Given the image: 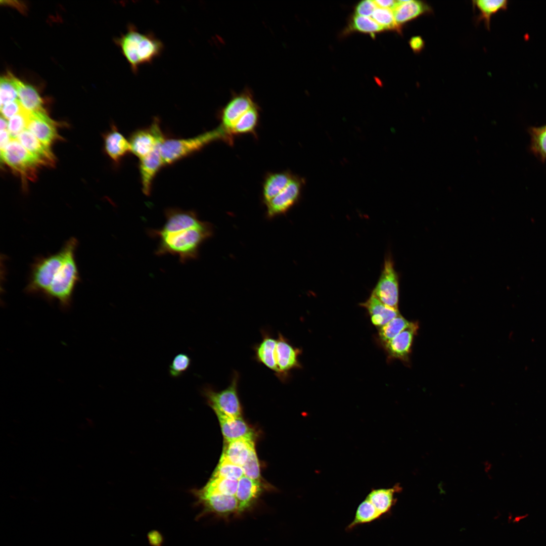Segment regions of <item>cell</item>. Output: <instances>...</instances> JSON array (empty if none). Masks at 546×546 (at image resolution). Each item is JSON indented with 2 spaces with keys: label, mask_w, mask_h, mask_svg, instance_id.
I'll use <instances>...</instances> for the list:
<instances>
[{
  "label": "cell",
  "mask_w": 546,
  "mask_h": 546,
  "mask_svg": "<svg viewBox=\"0 0 546 546\" xmlns=\"http://www.w3.org/2000/svg\"><path fill=\"white\" fill-rule=\"evenodd\" d=\"M474 8H476L479 14L476 21H483L487 29H490V20L492 16L502 10L507 8L508 2L506 0H478L472 1Z\"/></svg>",
  "instance_id": "f1b7e54d"
},
{
  "label": "cell",
  "mask_w": 546,
  "mask_h": 546,
  "mask_svg": "<svg viewBox=\"0 0 546 546\" xmlns=\"http://www.w3.org/2000/svg\"><path fill=\"white\" fill-rule=\"evenodd\" d=\"M66 243L68 250L65 259L44 296L49 300H57L64 310L70 307L74 288L80 280L75 259L77 241L71 238Z\"/></svg>",
  "instance_id": "5b68a950"
},
{
  "label": "cell",
  "mask_w": 546,
  "mask_h": 546,
  "mask_svg": "<svg viewBox=\"0 0 546 546\" xmlns=\"http://www.w3.org/2000/svg\"><path fill=\"white\" fill-rule=\"evenodd\" d=\"M401 487L395 485L389 488L372 489L368 494L367 498L383 516L388 514L396 501L394 495L399 492Z\"/></svg>",
  "instance_id": "484cf974"
},
{
  "label": "cell",
  "mask_w": 546,
  "mask_h": 546,
  "mask_svg": "<svg viewBox=\"0 0 546 546\" xmlns=\"http://www.w3.org/2000/svg\"><path fill=\"white\" fill-rule=\"evenodd\" d=\"M27 129L48 147L60 138L57 123L48 116L44 110L29 112Z\"/></svg>",
  "instance_id": "5bb4252c"
},
{
  "label": "cell",
  "mask_w": 546,
  "mask_h": 546,
  "mask_svg": "<svg viewBox=\"0 0 546 546\" xmlns=\"http://www.w3.org/2000/svg\"><path fill=\"white\" fill-rule=\"evenodd\" d=\"M68 247L66 243L58 252L37 258L32 264L25 291L29 294L44 296L57 272L65 259Z\"/></svg>",
  "instance_id": "8992f818"
},
{
  "label": "cell",
  "mask_w": 546,
  "mask_h": 546,
  "mask_svg": "<svg viewBox=\"0 0 546 546\" xmlns=\"http://www.w3.org/2000/svg\"><path fill=\"white\" fill-rule=\"evenodd\" d=\"M18 99L22 107L28 112L44 110L43 101L36 89L17 78Z\"/></svg>",
  "instance_id": "83f0119b"
},
{
  "label": "cell",
  "mask_w": 546,
  "mask_h": 546,
  "mask_svg": "<svg viewBox=\"0 0 546 546\" xmlns=\"http://www.w3.org/2000/svg\"><path fill=\"white\" fill-rule=\"evenodd\" d=\"M195 497L202 510L198 518L210 514L225 519L232 515H239L238 502L234 495L213 494Z\"/></svg>",
  "instance_id": "7c38bea8"
},
{
  "label": "cell",
  "mask_w": 546,
  "mask_h": 546,
  "mask_svg": "<svg viewBox=\"0 0 546 546\" xmlns=\"http://www.w3.org/2000/svg\"><path fill=\"white\" fill-rule=\"evenodd\" d=\"M372 293L385 304L398 309V276L393 261L389 256L385 259L380 278Z\"/></svg>",
  "instance_id": "8fae6325"
},
{
  "label": "cell",
  "mask_w": 546,
  "mask_h": 546,
  "mask_svg": "<svg viewBox=\"0 0 546 546\" xmlns=\"http://www.w3.org/2000/svg\"><path fill=\"white\" fill-rule=\"evenodd\" d=\"M244 475L242 467L235 465L221 457L212 476L233 480H239Z\"/></svg>",
  "instance_id": "d6a6232c"
},
{
  "label": "cell",
  "mask_w": 546,
  "mask_h": 546,
  "mask_svg": "<svg viewBox=\"0 0 546 546\" xmlns=\"http://www.w3.org/2000/svg\"><path fill=\"white\" fill-rule=\"evenodd\" d=\"M256 104L251 90L248 88L244 89L239 93L234 94L219 112V126L232 136L230 134L231 128L246 112Z\"/></svg>",
  "instance_id": "9c48e42d"
},
{
  "label": "cell",
  "mask_w": 546,
  "mask_h": 546,
  "mask_svg": "<svg viewBox=\"0 0 546 546\" xmlns=\"http://www.w3.org/2000/svg\"><path fill=\"white\" fill-rule=\"evenodd\" d=\"M532 134L534 150L546 158V126L533 129Z\"/></svg>",
  "instance_id": "f35d334b"
},
{
  "label": "cell",
  "mask_w": 546,
  "mask_h": 546,
  "mask_svg": "<svg viewBox=\"0 0 546 546\" xmlns=\"http://www.w3.org/2000/svg\"><path fill=\"white\" fill-rule=\"evenodd\" d=\"M299 353V350L281 333L276 338L264 333L261 341L255 347L256 360L272 370L283 381L287 380L291 370L300 367Z\"/></svg>",
  "instance_id": "7a4b0ae2"
},
{
  "label": "cell",
  "mask_w": 546,
  "mask_h": 546,
  "mask_svg": "<svg viewBox=\"0 0 546 546\" xmlns=\"http://www.w3.org/2000/svg\"><path fill=\"white\" fill-rule=\"evenodd\" d=\"M1 153L4 162L23 178L33 180L36 178L37 170L42 165L17 139H12Z\"/></svg>",
  "instance_id": "52a82bcc"
},
{
  "label": "cell",
  "mask_w": 546,
  "mask_h": 546,
  "mask_svg": "<svg viewBox=\"0 0 546 546\" xmlns=\"http://www.w3.org/2000/svg\"><path fill=\"white\" fill-rule=\"evenodd\" d=\"M115 41L134 73L141 66L160 56L164 49L162 41L153 33L142 32L132 24H128L125 33Z\"/></svg>",
  "instance_id": "3957f363"
},
{
  "label": "cell",
  "mask_w": 546,
  "mask_h": 546,
  "mask_svg": "<svg viewBox=\"0 0 546 546\" xmlns=\"http://www.w3.org/2000/svg\"><path fill=\"white\" fill-rule=\"evenodd\" d=\"M418 329V323L411 322L398 335L384 344L385 350L389 356L408 361L414 339L417 335Z\"/></svg>",
  "instance_id": "2e32d148"
},
{
  "label": "cell",
  "mask_w": 546,
  "mask_h": 546,
  "mask_svg": "<svg viewBox=\"0 0 546 546\" xmlns=\"http://www.w3.org/2000/svg\"><path fill=\"white\" fill-rule=\"evenodd\" d=\"M218 141L232 145L234 139L219 125L213 130L191 138H165L160 145L164 166L172 165Z\"/></svg>",
  "instance_id": "277c9868"
},
{
  "label": "cell",
  "mask_w": 546,
  "mask_h": 546,
  "mask_svg": "<svg viewBox=\"0 0 546 546\" xmlns=\"http://www.w3.org/2000/svg\"><path fill=\"white\" fill-rule=\"evenodd\" d=\"M239 374L235 372L230 385L216 391L210 386L203 388L202 393L208 404L215 411L232 417H241V406L238 394Z\"/></svg>",
  "instance_id": "ba28073f"
},
{
  "label": "cell",
  "mask_w": 546,
  "mask_h": 546,
  "mask_svg": "<svg viewBox=\"0 0 546 546\" xmlns=\"http://www.w3.org/2000/svg\"><path fill=\"white\" fill-rule=\"evenodd\" d=\"M23 108L19 99L1 107L2 115L6 119H10L18 113Z\"/></svg>",
  "instance_id": "ab89813d"
},
{
  "label": "cell",
  "mask_w": 546,
  "mask_h": 546,
  "mask_svg": "<svg viewBox=\"0 0 546 546\" xmlns=\"http://www.w3.org/2000/svg\"><path fill=\"white\" fill-rule=\"evenodd\" d=\"M362 305L368 311L373 324L379 328L400 314L398 309L385 304L372 293L368 300L362 303Z\"/></svg>",
  "instance_id": "7402d4cb"
},
{
  "label": "cell",
  "mask_w": 546,
  "mask_h": 546,
  "mask_svg": "<svg viewBox=\"0 0 546 546\" xmlns=\"http://www.w3.org/2000/svg\"><path fill=\"white\" fill-rule=\"evenodd\" d=\"M29 113L23 108L18 113L9 119L8 130L12 139H17L20 133L27 129Z\"/></svg>",
  "instance_id": "8d00e7d4"
},
{
  "label": "cell",
  "mask_w": 546,
  "mask_h": 546,
  "mask_svg": "<svg viewBox=\"0 0 546 546\" xmlns=\"http://www.w3.org/2000/svg\"><path fill=\"white\" fill-rule=\"evenodd\" d=\"M218 419L222 435L230 442L239 438L254 439L253 430L242 417H232L218 411L214 412Z\"/></svg>",
  "instance_id": "e0dca14e"
},
{
  "label": "cell",
  "mask_w": 546,
  "mask_h": 546,
  "mask_svg": "<svg viewBox=\"0 0 546 546\" xmlns=\"http://www.w3.org/2000/svg\"><path fill=\"white\" fill-rule=\"evenodd\" d=\"M377 8L374 1L366 0L360 2L356 7V15L370 17Z\"/></svg>",
  "instance_id": "60d3db41"
},
{
  "label": "cell",
  "mask_w": 546,
  "mask_h": 546,
  "mask_svg": "<svg viewBox=\"0 0 546 546\" xmlns=\"http://www.w3.org/2000/svg\"><path fill=\"white\" fill-rule=\"evenodd\" d=\"M104 141L105 153L116 164L131 153L128 139H126L115 125H112L110 130L104 135Z\"/></svg>",
  "instance_id": "d6986e66"
},
{
  "label": "cell",
  "mask_w": 546,
  "mask_h": 546,
  "mask_svg": "<svg viewBox=\"0 0 546 546\" xmlns=\"http://www.w3.org/2000/svg\"><path fill=\"white\" fill-rule=\"evenodd\" d=\"M259 107L256 104L246 112L235 124L230 131L231 135L235 136L252 134L256 135V129L258 125L260 113Z\"/></svg>",
  "instance_id": "4316f807"
},
{
  "label": "cell",
  "mask_w": 546,
  "mask_h": 546,
  "mask_svg": "<svg viewBox=\"0 0 546 546\" xmlns=\"http://www.w3.org/2000/svg\"><path fill=\"white\" fill-rule=\"evenodd\" d=\"M377 7L390 9L392 10L395 6L397 1L393 0H377L374 1Z\"/></svg>",
  "instance_id": "ee69618b"
},
{
  "label": "cell",
  "mask_w": 546,
  "mask_h": 546,
  "mask_svg": "<svg viewBox=\"0 0 546 546\" xmlns=\"http://www.w3.org/2000/svg\"><path fill=\"white\" fill-rule=\"evenodd\" d=\"M352 28L361 32L373 34L384 29L370 17L355 15L351 23Z\"/></svg>",
  "instance_id": "e575fe53"
},
{
  "label": "cell",
  "mask_w": 546,
  "mask_h": 546,
  "mask_svg": "<svg viewBox=\"0 0 546 546\" xmlns=\"http://www.w3.org/2000/svg\"><path fill=\"white\" fill-rule=\"evenodd\" d=\"M148 234L159 239L157 255H177L181 263H185L198 258L200 247L213 234V227L209 222L202 221L177 225L165 231L149 230Z\"/></svg>",
  "instance_id": "6da1fadb"
},
{
  "label": "cell",
  "mask_w": 546,
  "mask_h": 546,
  "mask_svg": "<svg viewBox=\"0 0 546 546\" xmlns=\"http://www.w3.org/2000/svg\"><path fill=\"white\" fill-rule=\"evenodd\" d=\"M372 17L384 29L400 31V26L396 22L393 11L391 9L377 7Z\"/></svg>",
  "instance_id": "836d02e7"
},
{
  "label": "cell",
  "mask_w": 546,
  "mask_h": 546,
  "mask_svg": "<svg viewBox=\"0 0 546 546\" xmlns=\"http://www.w3.org/2000/svg\"><path fill=\"white\" fill-rule=\"evenodd\" d=\"M304 183L303 178L294 175L287 186L265 204L267 217L285 214L293 206L300 198Z\"/></svg>",
  "instance_id": "4fadbf2b"
},
{
  "label": "cell",
  "mask_w": 546,
  "mask_h": 546,
  "mask_svg": "<svg viewBox=\"0 0 546 546\" xmlns=\"http://www.w3.org/2000/svg\"><path fill=\"white\" fill-rule=\"evenodd\" d=\"M191 363L192 359L188 354L180 353L176 354L169 366L170 376L174 378L180 377L189 369Z\"/></svg>",
  "instance_id": "d590c367"
},
{
  "label": "cell",
  "mask_w": 546,
  "mask_h": 546,
  "mask_svg": "<svg viewBox=\"0 0 546 546\" xmlns=\"http://www.w3.org/2000/svg\"><path fill=\"white\" fill-rule=\"evenodd\" d=\"M261 482L243 475L239 480L236 497L239 505V515L251 510L262 492Z\"/></svg>",
  "instance_id": "ac0fdd59"
},
{
  "label": "cell",
  "mask_w": 546,
  "mask_h": 546,
  "mask_svg": "<svg viewBox=\"0 0 546 546\" xmlns=\"http://www.w3.org/2000/svg\"><path fill=\"white\" fill-rule=\"evenodd\" d=\"M165 139L160 120L158 117H154L149 127L134 130L130 134L128 140L131 153L140 159L150 154Z\"/></svg>",
  "instance_id": "30bf717a"
},
{
  "label": "cell",
  "mask_w": 546,
  "mask_h": 546,
  "mask_svg": "<svg viewBox=\"0 0 546 546\" xmlns=\"http://www.w3.org/2000/svg\"><path fill=\"white\" fill-rule=\"evenodd\" d=\"M226 442L227 445L221 457L242 467L247 461L251 449L255 446L254 439L243 438Z\"/></svg>",
  "instance_id": "cb8c5ba5"
},
{
  "label": "cell",
  "mask_w": 546,
  "mask_h": 546,
  "mask_svg": "<svg viewBox=\"0 0 546 546\" xmlns=\"http://www.w3.org/2000/svg\"><path fill=\"white\" fill-rule=\"evenodd\" d=\"M162 142L159 143L150 154L140 159L138 167L142 191L146 196L150 195L154 178L164 166L160 151Z\"/></svg>",
  "instance_id": "9a60e30c"
},
{
  "label": "cell",
  "mask_w": 546,
  "mask_h": 546,
  "mask_svg": "<svg viewBox=\"0 0 546 546\" xmlns=\"http://www.w3.org/2000/svg\"><path fill=\"white\" fill-rule=\"evenodd\" d=\"M384 517L367 499L363 500L357 507L353 520L347 525L346 530L349 531L356 526L369 523Z\"/></svg>",
  "instance_id": "f546056e"
},
{
  "label": "cell",
  "mask_w": 546,
  "mask_h": 546,
  "mask_svg": "<svg viewBox=\"0 0 546 546\" xmlns=\"http://www.w3.org/2000/svg\"><path fill=\"white\" fill-rule=\"evenodd\" d=\"M242 467L244 475L252 480L260 482V466L255 446L251 449L247 461Z\"/></svg>",
  "instance_id": "74e56055"
},
{
  "label": "cell",
  "mask_w": 546,
  "mask_h": 546,
  "mask_svg": "<svg viewBox=\"0 0 546 546\" xmlns=\"http://www.w3.org/2000/svg\"><path fill=\"white\" fill-rule=\"evenodd\" d=\"M8 122H7V121L6 120V119L4 118L3 116H1V130L8 129Z\"/></svg>",
  "instance_id": "f6af8a7d"
},
{
  "label": "cell",
  "mask_w": 546,
  "mask_h": 546,
  "mask_svg": "<svg viewBox=\"0 0 546 546\" xmlns=\"http://www.w3.org/2000/svg\"><path fill=\"white\" fill-rule=\"evenodd\" d=\"M12 138L8 129L1 131V152L3 151L8 145Z\"/></svg>",
  "instance_id": "7bdbcfd3"
},
{
  "label": "cell",
  "mask_w": 546,
  "mask_h": 546,
  "mask_svg": "<svg viewBox=\"0 0 546 546\" xmlns=\"http://www.w3.org/2000/svg\"><path fill=\"white\" fill-rule=\"evenodd\" d=\"M409 44L415 53L419 54L424 49L425 41L421 36H415L410 39Z\"/></svg>",
  "instance_id": "b9f144b4"
},
{
  "label": "cell",
  "mask_w": 546,
  "mask_h": 546,
  "mask_svg": "<svg viewBox=\"0 0 546 546\" xmlns=\"http://www.w3.org/2000/svg\"><path fill=\"white\" fill-rule=\"evenodd\" d=\"M400 314L388 323L380 328L379 336L384 343L388 342L405 329L410 324Z\"/></svg>",
  "instance_id": "4dcf8cb0"
},
{
  "label": "cell",
  "mask_w": 546,
  "mask_h": 546,
  "mask_svg": "<svg viewBox=\"0 0 546 546\" xmlns=\"http://www.w3.org/2000/svg\"><path fill=\"white\" fill-rule=\"evenodd\" d=\"M20 143L35 157L43 166H53L55 157L49 147L36 138L29 130L25 129L17 139Z\"/></svg>",
  "instance_id": "44dd1931"
},
{
  "label": "cell",
  "mask_w": 546,
  "mask_h": 546,
  "mask_svg": "<svg viewBox=\"0 0 546 546\" xmlns=\"http://www.w3.org/2000/svg\"><path fill=\"white\" fill-rule=\"evenodd\" d=\"M238 480L211 477L206 484L202 488L192 490L194 496L219 494L236 495Z\"/></svg>",
  "instance_id": "d4e9b609"
},
{
  "label": "cell",
  "mask_w": 546,
  "mask_h": 546,
  "mask_svg": "<svg viewBox=\"0 0 546 546\" xmlns=\"http://www.w3.org/2000/svg\"><path fill=\"white\" fill-rule=\"evenodd\" d=\"M17 78L10 73L3 76L0 82L1 107L18 99Z\"/></svg>",
  "instance_id": "1f68e13d"
},
{
  "label": "cell",
  "mask_w": 546,
  "mask_h": 546,
  "mask_svg": "<svg viewBox=\"0 0 546 546\" xmlns=\"http://www.w3.org/2000/svg\"><path fill=\"white\" fill-rule=\"evenodd\" d=\"M294 175L289 171L267 173L263 182L262 200L265 204L282 191L290 183Z\"/></svg>",
  "instance_id": "603a6c76"
},
{
  "label": "cell",
  "mask_w": 546,
  "mask_h": 546,
  "mask_svg": "<svg viewBox=\"0 0 546 546\" xmlns=\"http://www.w3.org/2000/svg\"><path fill=\"white\" fill-rule=\"evenodd\" d=\"M392 11L395 21L399 26L422 15L433 12L432 8L428 4L415 0L397 1Z\"/></svg>",
  "instance_id": "ffe728a7"
}]
</instances>
